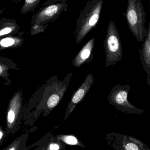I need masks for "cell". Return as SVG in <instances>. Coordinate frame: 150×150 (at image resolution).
Segmentation results:
<instances>
[{
    "label": "cell",
    "instance_id": "1",
    "mask_svg": "<svg viewBox=\"0 0 150 150\" xmlns=\"http://www.w3.org/2000/svg\"><path fill=\"white\" fill-rule=\"evenodd\" d=\"M104 0H89L76 20L75 43L78 45L98 23Z\"/></svg>",
    "mask_w": 150,
    "mask_h": 150
},
{
    "label": "cell",
    "instance_id": "2",
    "mask_svg": "<svg viewBox=\"0 0 150 150\" xmlns=\"http://www.w3.org/2000/svg\"><path fill=\"white\" fill-rule=\"evenodd\" d=\"M126 19L129 30L139 42H144L148 33L146 12L141 0H128Z\"/></svg>",
    "mask_w": 150,
    "mask_h": 150
},
{
    "label": "cell",
    "instance_id": "3",
    "mask_svg": "<svg viewBox=\"0 0 150 150\" xmlns=\"http://www.w3.org/2000/svg\"><path fill=\"white\" fill-rule=\"evenodd\" d=\"M105 52V67L108 68L119 62L122 59V48L119 32L112 20L108 23L104 42Z\"/></svg>",
    "mask_w": 150,
    "mask_h": 150
},
{
    "label": "cell",
    "instance_id": "4",
    "mask_svg": "<svg viewBox=\"0 0 150 150\" xmlns=\"http://www.w3.org/2000/svg\"><path fill=\"white\" fill-rule=\"evenodd\" d=\"M23 91L22 89L15 92L10 99L6 114V127L7 134H16L21 128V121L23 113Z\"/></svg>",
    "mask_w": 150,
    "mask_h": 150
},
{
    "label": "cell",
    "instance_id": "5",
    "mask_svg": "<svg viewBox=\"0 0 150 150\" xmlns=\"http://www.w3.org/2000/svg\"><path fill=\"white\" fill-rule=\"evenodd\" d=\"M131 90L128 85H115L109 93L108 101L117 110L125 113L141 114L146 112L131 104L128 100V95Z\"/></svg>",
    "mask_w": 150,
    "mask_h": 150
},
{
    "label": "cell",
    "instance_id": "6",
    "mask_svg": "<svg viewBox=\"0 0 150 150\" xmlns=\"http://www.w3.org/2000/svg\"><path fill=\"white\" fill-rule=\"evenodd\" d=\"M73 75V73H69L62 81H59L57 76H54L50 93L43 107L42 112L44 117L47 116L61 101Z\"/></svg>",
    "mask_w": 150,
    "mask_h": 150
},
{
    "label": "cell",
    "instance_id": "7",
    "mask_svg": "<svg viewBox=\"0 0 150 150\" xmlns=\"http://www.w3.org/2000/svg\"><path fill=\"white\" fill-rule=\"evenodd\" d=\"M108 145L117 150H150L142 141L133 136L117 133H110L106 135Z\"/></svg>",
    "mask_w": 150,
    "mask_h": 150
},
{
    "label": "cell",
    "instance_id": "8",
    "mask_svg": "<svg viewBox=\"0 0 150 150\" xmlns=\"http://www.w3.org/2000/svg\"><path fill=\"white\" fill-rule=\"evenodd\" d=\"M68 5L63 1L43 6L32 16L31 23L45 25L54 22L62 12L67 11Z\"/></svg>",
    "mask_w": 150,
    "mask_h": 150
},
{
    "label": "cell",
    "instance_id": "9",
    "mask_svg": "<svg viewBox=\"0 0 150 150\" xmlns=\"http://www.w3.org/2000/svg\"><path fill=\"white\" fill-rule=\"evenodd\" d=\"M94 77L92 74L86 75L84 81L76 91L71 98L70 102L68 104L67 110L65 113L64 120H66L71 115L76 107L80 104L86 96L94 82Z\"/></svg>",
    "mask_w": 150,
    "mask_h": 150
},
{
    "label": "cell",
    "instance_id": "10",
    "mask_svg": "<svg viewBox=\"0 0 150 150\" xmlns=\"http://www.w3.org/2000/svg\"><path fill=\"white\" fill-rule=\"evenodd\" d=\"M35 147H38L34 150H64L66 146L63 142L59 140L56 136L53 135L52 132H49L40 140L27 147L26 150L30 149Z\"/></svg>",
    "mask_w": 150,
    "mask_h": 150
},
{
    "label": "cell",
    "instance_id": "11",
    "mask_svg": "<svg viewBox=\"0 0 150 150\" xmlns=\"http://www.w3.org/2000/svg\"><path fill=\"white\" fill-rule=\"evenodd\" d=\"M95 38L93 37L81 48L72 61L75 68H79L86 63H89L93 58V50L95 46Z\"/></svg>",
    "mask_w": 150,
    "mask_h": 150
},
{
    "label": "cell",
    "instance_id": "12",
    "mask_svg": "<svg viewBox=\"0 0 150 150\" xmlns=\"http://www.w3.org/2000/svg\"><path fill=\"white\" fill-rule=\"evenodd\" d=\"M140 60L144 69L147 73V82L150 77V20L148 28V33L144 42L142 48L140 50Z\"/></svg>",
    "mask_w": 150,
    "mask_h": 150
},
{
    "label": "cell",
    "instance_id": "13",
    "mask_svg": "<svg viewBox=\"0 0 150 150\" xmlns=\"http://www.w3.org/2000/svg\"><path fill=\"white\" fill-rule=\"evenodd\" d=\"M19 26L13 18L3 17L0 18V38L14 36L19 31Z\"/></svg>",
    "mask_w": 150,
    "mask_h": 150
},
{
    "label": "cell",
    "instance_id": "14",
    "mask_svg": "<svg viewBox=\"0 0 150 150\" xmlns=\"http://www.w3.org/2000/svg\"><path fill=\"white\" fill-rule=\"evenodd\" d=\"M17 65L12 59L7 57L0 56V77L5 81L4 85L8 86L11 84V80L9 79L8 73L10 70H19Z\"/></svg>",
    "mask_w": 150,
    "mask_h": 150
},
{
    "label": "cell",
    "instance_id": "15",
    "mask_svg": "<svg viewBox=\"0 0 150 150\" xmlns=\"http://www.w3.org/2000/svg\"><path fill=\"white\" fill-rule=\"evenodd\" d=\"M25 38L20 36H8L0 38V51L20 47Z\"/></svg>",
    "mask_w": 150,
    "mask_h": 150
},
{
    "label": "cell",
    "instance_id": "16",
    "mask_svg": "<svg viewBox=\"0 0 150 150\" xmlns=\"http://www.w3.org/2000/svg\"><path fill=\"white\" fill-rule=\"evenodd\" d=\"M29 137L28 133L24 134L19 137H17L8 146L2 150H26V142Z\"/></svg>",
    "mask_w": 150,
    "mask_h": 150
},
{
    "label": "cell",
    "instance_id": "17",
    "mask_svg": "<svg viewBox=\"0 0 150 150\" xmlns=\"http://www.w3.org/2000/svg\"><path fill=\"white\" fill-rule=\"evenodd\" d=\"M58 139L63 142L64 144L70 145L79 146L83 149L86 147L74 135L59 134L56 136Z\"/></svg>",
    "mask_w": 150,
    "mask_h": 150
},
{
    "label": "cell",
    "instance_id": "18",
    "mask_svg": "<svg viewBox=\"0 0 150 150\" xmlns=\"http://www.w3.org/2000/svg\"><path fill=\"white\" fill-rule=\"evenodd\" d=\"M22 0H13L11 3L18 2ZM24 3L21 9V13L25 15L29 12H33L40 2L41 0H24Z\"/></svg>",
    "mask_w": 150,
    "mask_h": 150
},
{
    "label": "cell",
    "instance_id": "19",
    "mask_svg": "<svg viewBox=\"0 0 150 150\" xmlns=\"http://www.w3.org/2000/svg\"><path fill=\"white\" fill-rule=\"evenodd\" d=\"M31 26L30 30V34L32 36H33L39 33H44L49 25V24L45 25L33 24Z\"/></svg>",
    "mask_w": 150,
    "mask_h": 150
},
{
    "label": "cell",
    "instance_id": "20",
    "mask_svg": "<svg viewBox=\"0 0 150 150\" xmlns=\"http://www.w3.org/2000/svg\"><path fill=\"white\" fill-rule=\"evenodd\" d=\"M7 135L8 134L6 130L5 129L4 130L2 126H0V146L3 143L4 140L7 137Z\"/></svg>",
    "mask_w": 150,
    "mask_h": 150
},
{
    "label": "cell",
    "instance_id": "21",
    "mask_svg": "<svg viewBox=\"0 0 150 150\" xmlns=\"http://www.w3.org/2000/svg\"><path fill=\"white\" fill-rule=\"evenodd\" d=\"M68 0H47L45 3L43 4V6L48 5V4H52L55 3L59 2H66Z\"/></svg>",
    "mask_w": 150,
    "mask_h": 150
},
{
    "label": "cell",
    "instance_id": "22",
    "mask_svg": "<svg viewBox=\"0 0 150 150\" xmlns=\"http://www.w3.org/2000/svg\"><path fill=\"white\" fill-rule=\"evenodd\" d=\"M148 82V84H149L150 85V77L149 80V81H148V82Z\"/></svg>",
    "mask_w": 150,
    "mask_h": 150
},
{
    "label": "cell",
    "instance_id": "23",
    "mask_svg": "<svg viewBox=\"0 0 150 150\" xmlns=\"http://www.w3.org/2000/svg\"><path fill=\"white\" fill-rule=\"evenodd\" d=\"M0 100H1V97H0Z\"/></svg>",
    "mask_w": 150,
    "mask_h": 150
},
{
    "label": "cell",
    "instance_id": "24",
    "mask_svg": "<svg viewBox=\"0 0 150 150\" xmlns=\"http://www.w3.org/2000/svg\"><path fill=\"white\" fill-rule=\"evenodd\" d=\"M149 1H150V0H149Z\"/></svg>",
    "mask_w": 150,
    "mask_h": 150
}]
</instances>
